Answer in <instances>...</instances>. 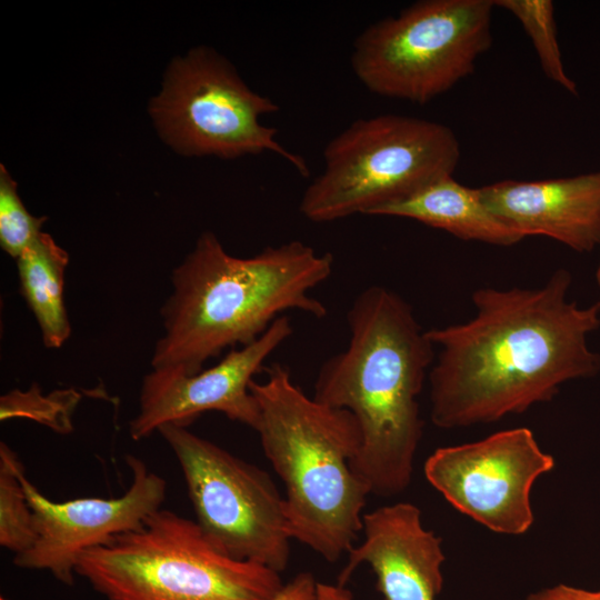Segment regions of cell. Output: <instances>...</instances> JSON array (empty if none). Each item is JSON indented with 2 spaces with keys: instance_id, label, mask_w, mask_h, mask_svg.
<instances>
[{
  "instance_id": "cell-1",
  "label": "cell",
  "mask_w": 600,
  "mask_h": 600,
  "mask_svg": "<svg viewBox=\"0 0 600 600\" xmlns=\"http://www.w3.org/2000/svg\"><path fill=\"white\" fill-rule=\"evenodd\" d=\"M572 276L556 270L539 287H482L474 314L427 330L438 348L429 371L430 419L441 429L489 424L551 401L569 381L600 372L588 343L600 301L568 299Z\"/></svg>"
},
{
  "instance_id": "cell-2",
  "label": "cell",
  "mask_w": 600,
  "mask_h": 600,
  "mask_svg": "<svg viewBox=\"0 0 600 600\" xmlns=\"http://www.w3.org/2000/svg\"><path fill=\"white\" fill-rule=\"evenodd\" d=\"M347 321L348 344L323 362L312 397L354 417L361 443L353 471L370 494L396 497L412 480L423 434L419 397L434 346L412 307L382 286L361 291Z\"/></svg>"
},
{
  "instance_id": "cell-3",
  "label": "cell",
  "mask_w": 600,
  "mask_h": 600,
  "mask_svg": "<svg viewBox=\"0 0 600 600\" xmlns=\"http://www.w3.org/2000/svg\"><path fill=\"white\" fill-rule=\"evenodd\" d=\"M332 269L331 253L299 240L240 258L203 232L171 273L151 368L194 374L226 349L256 341L286 311L324 318L327 307L311 291Z\"/></svg>"
},
{
  "instance_id": "cell-4",
  "label": "cell",
  "mask_w": 600,
  "mask_h": 600,
  "mask_svg": "<svg viewBox=\"0 0 600 600\" xmlns=\"http://www.w3.org/2000/svg\"><path fill=\"white\" fill-rule=\"evenodd\" d=\"M264 370V380L249 386L258 406L253 430L284 483L288 532L334 562L354 547L370 494L351 467L359 426L349 411L307 396L284 366Z\"/></svg>"
},
{
  "instance_id": "cell-5",
  "label": "cell",
  "mask_w": 600,
  "mask_h": 600,
  "mask_svg": "<svg viewBox=\"0 0 600 600\" xmlns=\"http://www.w3.org/2000/svg\"><path fill=\"white\" fill-rule=\"evenodd\" d=\"M76 574L107 600H272L280 573L217 549L197 521L159 509L84 551Z\"/></svg>"
},
{
  "instance_id": "cell-6",
  "label": "cell",
  "mask_w": 600,
  "mask_h": 600,
  "mask_svg": "<svg viewBox=\"0 0 600 600\" xmlns=\"http://www.w3.org/2000/svg\"><path fill=\"white\" fill-rule=\"evenodd\" d=\"M460 144L453 130L422 118L357 119L323 150V170L304 190L300 213L312 222L376 213L453 176Z\"/></svg>"
},
{
  "instance_id": "cell-7",
  "label": "cell",
  "mask_w": 600,
  "mask_h": 600,
  "mask_svg": "<svg viewBox=\"0 0 600 600\" xmlns=\"http://www.w3.org/2000/svg\"><path fill=\"white\" fill-rule=\"evenodd\" d=\"M493 0H420L367 27L351 69L371 92L426 104L470 76L492 43Z\"/></svg>"
},
{
  "instance_id": "cell-8",
  "label": "cell",
  "mask_w": 600,
  "mask_h": 600,
  "mask_svg": "<svg viewBox=\"0 0 600 600\" xmlns=\"http://www.w3.org/2000/svg\"><path fill=\"white\" fill-rule=\"evenodd\" d=\"M279 106L253 91L236 68L210 48H196L170 66L150 107L163 139L184 156L234 159L272 152L309 176L306 160L286 149L278 129L261 123Z\"/></svg>"
},
{
  "instance_id": "cell-9",
  "label": "cell",
  "mask_w": 600,
  "mask_h": 600,
  "mask_svg": "<svg viewBox=\"0 0 600 600\" xmlns=\"http://www.w3.org/2000/svg\"><path fill=\"white\" fill-rule=\"evenodd\" d=\"M158 432L177 458L197 523L211 543L236 560L283 571L292 539L284 498L269 473L188 427L164 424Z\"/></svg>"
},
{
  "instance_id": "cell-10",
  "label": "cell",
  "mask_w": 600,
  "mask_h": 600,
  "mask_svg": "<svg viewBox=\"0 0 600 600\" xmlns=\"http://www.w3.org/2000/svg\"><path fill=\"white\" fill-rule=\"evenodd\" d=\"M554 463L533 432L519 427L440 447L427 458L423 472L460 513L492 532L520 536L534 522L532 488Z\"/></svg>"
},
{
  "instance_id": "cell-11",
  "label": "cell",
  "mask_w": 600,
  "mask_h": 600,
  "mask_svg": "<svg viewBox=\"0 0 600 600\" xmlns=\"http://www.w3.org/2000/svg\"><path fill=\"white\" fill-rule=\"evenodd\" d=\"M131 483L117 498H78L54 502L21 474L22 486L32 511L34 543L14 556L13 563L22 569L50 572L60 582L72 586L78 558L87 550L104 544L112 538L140 527L161 509L167 496V481L151 471L147 463L126 456Z\"/></svg>"
},
{
  "instance_id": "cell-12",
  "label": "cell",
  "mask_w": 600,
  "mask_h": 600,
  "mask_svg": "<svg viewBox=\"0 0 600 600\" xmlns=\"http://www.w3.org/2000/svg\"><path fill=\"white\" fill-rule=\"evenodd\" d=\"M292 332L284 314L256 341L230 350L217 364L194 374L152 369L143 377L138 412L129 422L131 439L150 437L164 424L188 427L207 411L254 429L258 406L250 382Z\"/></svg>"
},
{
  "instance_id": "cell-13",
  "label": "cell",
  "mask_w": 600,
  "mask_h": 600,
  "mask_svg": "<svg viewBox=\"0 0 600 600\" xmlns=\"http://www.w3.org/2000/svg\"><path fill=\"white\" fill-rule=\"evenodd\" d=\"M362 532L363 541L348 552L339 584L368 564L384 600H437L443 586L442 540L424 528L416 504L399 501L363 514Z\"/></svg>"
},
{
  "instance_id": "cell-14",
  "label": "cell",
  "mask_w": 600,
  "mask_h": 600,
  "mask_svg": "<svg viewBox=\"0 0 600 600\" xmlns=\"http://www.w3.org/2000/svg\"><path fill=\"white\" fill-rule=\"evenodd\" d=\"M501 221L551 238L577 252L600 248V171L537 181L502 180L479 188Z\"/></svg>"
},
{
  "instance_id": "cell-15",
  "label": "cell",
  "mask_w": 600,
  "mask_h": 600,
  "mask_svg": "<svg viewBox=\"0 0 600 600\" xmlns=\"http://www.w3.org/2000/svg\"><path fill=\"white\" fill-rule=\"evenodd\" d=\"M376 216L408 218L467 241L510 247L524 237L501 221L483 202L479 189L443 177L412 196L381 208Z\"/></svg>"
},
{
  "instance_id": "cell-16",
  "label": "cell",
  "mask_w": 600,
  "mask_h": 600,
  "mask_svg": "<svg viewBox=\"0 0 600 600\" xmlns=\"http://www.w3.org/2000/svg\"><path fill=\"white\" fill-rule=\"evenodd\" d=\"M69 254L41 232L17 259L20 292L38 323L47 348H60L71 334L63 300Z\"/></svg>"
},
{
  "instance_id": "cell-17",
  "label": "cell",
  "mask_w": 600,
  "mask_h": 600,
  "mask_svg": "<svg viewBox=\"0 0 600 600\" xmlns=\"http://www.w3.org/2000/svg\"><path fill=\"white\" fill-rule=\"evenodd\" d=\"M24 468L16 452L0 443V544L14 556L36 541L33 516L22 486Z\"/></svg>"
},
{
  "instance_id": "cell-18",
  "label": "cell",
  "mask_w": 600,
  "mask_h": 600,
  "mask_svg": "<svg viewBox=\"0 0 600 600\" xmlns=\"http://www.w3.org/2000/svg\"><path fill=\"white\" fill-rule=\"evenodd\" d=\"M494 7L511 12L521 23L537 52L543 73L572 94L577 83L564 70L557 38L554 7L551 0H493Z\"/></svg>"
},
{
  "instance_id": "cell-19",
  "label": "cell",
  "mask_w": 600,
  "mask_h": 600,
  "mask_svg": "<svg viewBox=\"0 0 600 600\" xmlns=\"http://www.w3.org/2000/svg\"><path fill=\"white\" fill-rule=\"evenodd\" d=\"M81 394L72 388L58 389L43 394L33 383L27 390L12 389L0 398V420L16 418L33 420L59 434L73 430L72 416Z\"/></svg>"
},
{
  "instance_id": "cell-20",
  "label": "cell",
  "mask_w": 600,
  "mask_h": 600,
  "mask_svg": "<svg viewBox=\"0 0 600 600\" xmlns=\"http://www.w3.org/2000/svg\"><path fill=\"white\" fill-rule=\"evenodd\" d=\"M46 217H34L21 201L17 182L0 166V246L16 260L42 232Z\"/></svg>"
},
{
  "instance_id": "cell-21",
  "label": "cell",
  "mask_w": 600,
  "mask_h": 600,
  "mask_svg": "<svg viewBox=\"0 0 600 600\" xmlns=\"http://www.w3.org/2000/svg\"><path fill=\"white\" fill-rule=\"evenodd\" d=\"M524 600H600V590L558 583L532 592Z\"/></svg>"
},
{
  "instance_id": "cell-22",
  "label": "cell",
  "mask_w": 600,
  "mask_h": 600,
  "mask_svg": "<svg viewBox=\"0 0 600 600\" xmlns=\"http://www.w3.org/2000/svg\"><path fill=\"white\" fill-rule=\"evenodd\" d=\"M317 581L310 572L297 574L272 600H313Z\"/></svg>"
},
{
  "instance_id": "cell-23",
  "label": "cell",
  "mask_w": 600,
  "mask_h": 600,
  "mask_svg": "<svg viewBox=\"0 0 600 600\" xmlns=\"http://www.w3.org/2000/svg\"><path fill=\"white\" fill-rule=\"evenodd\" d=\"M313 600H354L346 586L317 581Z\"/></svg>"
},
{
  "instance_id": "cell-24",
  "label": "cell",
  "mask_w": 600,
  "mask_h": 600,
  "mask_svg": "<svg viewBox=\"0 0 600 600\" xmlns=\"http://www.w3.org/2000/svg\"><path fill=\"white\" fill-rule=\"evenodd\" d=\"M594 277H596V282H597L598 287L600 288V261H599V264L597 267Z\"/></svg>"
},
{
  "instance_id": "cell-25",
  "label": "cell",
  "mask_w": 600,
  "mask_h": 600,
  "mask_svg": "<svg viewBox=\"0 0 600 600\" xmlns=\"http://www.w3.org/2000/svg\"><path fill=\"white\" fill-rule=\"evenodd\" d=\"M3 600V599H2Z\"/></svg>"
}]
</instances>
